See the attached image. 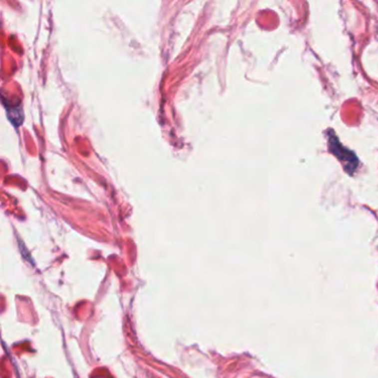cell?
<instances>
[{
  "label": "cell",
  "instance_id": "cell-1",
  "mask_svg": "<svg viewBox=\"0 0 378 378\" xmlns=\"http://www.w3.org/2000/svg\"><path fill=\"white\" fill-rule=\"evenodd\" d=\"M329 144L331 152L342 161L343 164H344L345 170L349 171V173H354V171L357 169V166H359V160H357L356 155L349 149H346L344 145L340 143V141L335 137L334 132H333V134H330Z\"/></svg>",
  "mask_w": 378,
  "mask_h": 378
}]
</instances>
